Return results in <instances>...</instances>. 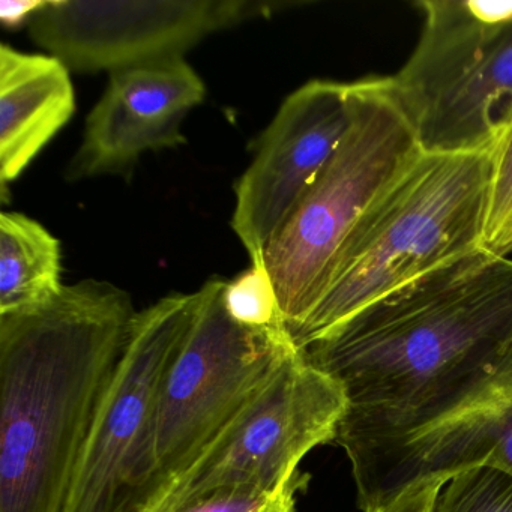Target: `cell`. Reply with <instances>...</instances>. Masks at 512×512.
<instances>
[{
	"mask_svg": "<svg viewBox=\"0 0 512 512\" xmlns=\"http://www.w3.org/2000/svg\"><path fill=\"white\" fill-rule=\"evenodd\" d=\"M481 248L497 256L512 251V122L491 152L490 197Z\"/></svg>",
	"mask_w": 512,
	"mask_h": 512,
	"instance_id": "e0dca14e",
	"label": "cell"
},
{
	"mask_svg": "<svg viewBox=\"0 0 512 512\" xmlns=\"http://www.w3.org/2000/svg\"><path fill=\"white\" fill-rule=\"evenodd\" d=\"M71 71L59 59L0 46L2 197L76 112Z\"/></svg>",
	"mask_w": 512,
	"mask_h": 512,
	"instance_id": "4fadbf2b",
	"label": "cell"
},
{
	"mask_svg": "<svg viewBox=\"0 0 512 512\" xmlns=\"http://www.w3.org/2000/svg\"><path fill=\"white\" fill-rule=\"evenodd\" d=\"M272 7L248 0H47L28 29L37 46L73 73L112 74L184 59L209 35Z\"/></svg>",
	"mask_w": 512,
	"mask_h": 512,
	"instance_id": "9c48e42d",
	"label": "cell"
},
{
	"mask_svg": "<svg viewBox=\"0 0 512 512\" xmlns=\"http://www.w3.org/2000/svg\"><path fill=\"white\" fill-rule=\"evenodd\" d=\"M421 155L389 77L350 83L343 140L263 256L287 329L313 310L362 221Z\"/></svg>",
	"mask_w": 512,
	"mask_h": 512,
	"instance_id": "277c9868",
	"label": "cell"
},
{
	"mask_svg": "<svg viewBox=\"0 0 512 512\" xmlns=\"http://www.w3.org/2000/svg\"><path fill=\"white\" fill-rule=\"evenodd\" d=\"M223 301L229 316L245 328H287L274 281L266 265H251L247 271L227 281Z\"/></svg>",
	"mask_w": 512,
	"mask_h": 512,
	"instance_id": "2e32d148",
	"label": "cell"
},
{
	"mask_svg": "<svg viewBox=\"0 0 512 512\" xmlns=\"http://www.w3.org/2000/svg\"><path fill=\"white\" fill-rule=\"evenodd\" d=\"M205 97V83L184 59L110 74L67 167L68 181L125 175L145 152L184 145L182 122Z\"/></svg>",
	"mask_w": 512,
	"mask_h": 512,
	"instance_id": "7c38bea8",
	"label": "cell"
},
{
	"mask_svg": "<svg viewBox=\"0 0 512 512\" xmlns=\"http://www.w3.org/2000/svg\"><path fill=\"white\" fill-rule=\"evenodd\" d=\"M200 290L139 311L124 359L83 449L62 512H148L161 491L155 413L161 383L184 346Z\"/></svg>",
	"mask_w": 512,
	"mask_h": 512,
	"instance_id": "52a82bcc",
	"label": "cell"
},
{
	"mask_svg": "<svg viewBox=\"0 0 512 512\" xmlns=\"http://www.w3.org/2000/svg\"><path fill=\"white\" fill-rule=\"evenodd\" d=\"M350 124V83L311 80L289 95L235 187L232 229L250 256L265 251L289 223Z\"/></svg>",
	"mask_w": 512,
	"mask_h": 512,
	"instance_id": "8fae6325",
	"label": "cell"
},
{
	"mask_svg": "<svg viewBox=\"0 0 512 512\" xmlns=\"http://www.w3.org/2000/svg\"><path fill=\"white\" fill-rule=\"evenodd\" d=\"M421 37L389 77L424 154H491L512 122V2L421 0Z\"/></svg>",
	"mask_w": 512,
	"mask_h": 512,
	"instance_id": "5b68a950",
	"label": "cell"
},
{
	"mask_svg": "<svg viewBox=\"0 0 512 512\" xmlns=\"http://www.w3.org/2000/svg\"><path fill=\"white\" fill-rule=\"evenodd\" d=\"M434 512H512V473L499 467H469L440 491Z\"/></svg>",
	"mask_w": 512,
	"mask_h": 512,
	"instance_id": "9a60e30c",
	"label": "cell"
},
{
	"mask_svg": "<svg viewBox=\"0 0 512 512\" xmlns=\"http://www.w3.org/2000/svg\"><path fill=\"white\" fill-rule=\"evenodd\" d=\"M310 476L301 469L283 487L272 493L251 488H226L212 491L175 512H298V494Z\"/></svg>",
	"mask_w": 512,
	"mask_h": 512,
	"instance_id": "ac0fdd59",
	"label": "cell"
},
{
	"mask_svg": "<svg viewBox=\"0 0 512 512\" xmlns=\"http://www.w3.org/2000/svg\"><path fill=\"white\" fill-rule=\"evenodd\" d=\"M448 479H424L409 485L406 490L371 512H434L437 497Z\"/></svg>",
	"mask_w": 512,
	"mask_h": 512,
	"instance_id": "d6986e66",
	"label": "cell"
},
{
	"mask_svg": "<svg viewBox=\"0 0 512 512\" xmlns=\"http://www.w3.org/2000/svg\"><path fill=\"white\" fill-rule=\"evenodd\" d=\"M352 464L358 506L371 512L424 479L469 467L512 473V344L499 364L433 421L380 439L341 446Z\"/></svg>",
	"mask_w": 512,
	"mask_h": 512,
	"instance_id": "30bf717a",
	"label": "cell"
},
{
	"mask_svg": "<svg viewBox=\"0 0 512 512\" xmlns=\"http://www.w3.org/2000/svg\"><path fill=\"white\" fill-rule=\"evenodd\" d=\"M61 242L17 212L0 214V316L29 313L55 301L62 286Z\"/></svg>",
	"mask_w": 512,
	"mask_h": 512,
	"instance_id": "5bb4252c",
	"label": "cell"
},
{
	"mask_svg": "<svg viewBox=\"0 0 512 512\" xmlns=\"http://www.w3.org/2000/svg\"><path fill=\"white\" fill-rule=\"evenodd\" d=\"M346 412L341 386L301 350L148 512H175L226 488L277 491L305 455L334 442Z\"/></svg>",
	"mask_w": 512,
	"mask_h": 512,
	"instance_id": "ba28073f",
	"label": "cell"
},
{
	"mask_svg": "<svg viewBox=\"0 0 512 512\" xmlns=\"http://www.w3.org/2000/svg\"><path fill=\"white\" fill-rule=\"evenodd\" d=\"M47 0H2L0 22L7 29H19L29 25L38 11L46 7Z\"/></svg>",
	"mask_w": 512,
	"mask_h": 512,
	"instance_id": "ffe728a7",
	"label": "cell"
},
{
	"mask_svg": "<svg viewBox=\"0 0 512 512\" xmlns=\"http://www.w3.org/2000/svg\"><path fill=\"white\" fill-rule=\"evenodd\" d=\"M491 154H424L365 217L322 298L289 329L299 350L386 293L481 248Z\"/></svg>",
	"mask_w": 512,
	"mask_h": 512,
	"instance_id": "3957f363",
	"label": "cell"
},
{
	"mask_svg": "<svg viewBox=\"0 0 512 512\" xmlns=\"http://www.w3.org/2000/svg\"><path fill=\"white\" fill-rule=\"evenodd\" d=\"M226 283L211 278L200 287L193 328L161 383L155 413L160 494L301 352L287 328L251 329L236 323L224 307Z\"/></svg>",
	"mask_w": 512,
	"mask_h": 512,
	"instance_id": "8992f818",
	"label": "cell"
},
{
	"mask_svg": "<svg viewBox=\"0 0 512 512\" xmlns=\"http://www.w3.org/2000/svg\"><path fill=\"white\" fill-rule=\"evenodd\" d=\"M137 313L107 281L0 316V512H62Z\"/></svg>",
	"mask_w": 512,
	"mask_h": 512,
	"instance_id": "7a4b0ae2",
	"label": "cell"
},
{
	"mask_svg": "<svg viewBox=\"0 0 512 512\" xmlns=\"http://www.w3.org/2000/svg\"><path fill=\"white\" fill-rule=\"evenodd\" d=\"M512 344V259L476 248L386 293L302 349L343 389L335 443L433 421Z\"/></svg>",
	"mask_w": 512,
	"mask_h": 512,
	"instance_id": "6da1fadb",
	"label": "cell"
}]
</instances>
